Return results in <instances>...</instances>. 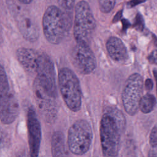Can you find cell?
Segmentation results:
<instances>
[{"label": "cell", "instance_id": "obj_13", "mask_svg": "<svg viewBox=\"0 0 157 157\" xmlns=\"http://www.w3.org/2000/svg\"><path fill=\"white\" fill-rule=\"evenodd\" d=\"M40 52L29 48L20 47L16 51L17 58L23 67L29 74H36L37 61Z\"/></svg>", "mask_w": 157, "mask_h": 157}, {"label": "cell", "instance_id": "obj_6", "mask_svg": "<svg viewBox=\"0 0 157 157\" xmlns=\"http://www.w3.org/2000/svg\"><path fill=\"white\" fill-rule=\"evenodd\" d=\"M19 112L17 100L12 93L4 68L0 64V120L9 124L17 118Z\"/></svg>", "mask_w": 157, "mask_h": 157}, {"label": "cell", "instance_id": "obj_20", "mask_svg": "<svg viewBox=\"0 0 157 157\" xmlns=\"http://www.w3.org/2000/svg\"><path fill=\"white\" fill-rule=\"evenodd\" d=\"M149 142L152 147H157V124L155 125L151 131L149 137Z\"/></svg>", "mask_w": 157, "mask_h": 157}, {"label": "cell", "instance_id": "obj_27", "mask_svg": "<svg viewBox=\"0 0 157 157\" xmlns=\"http://www.w3.org/2000/svg\"><path fill=\"white\" fill-rule=\"evenodd\" d=\"M3 41V36H2V27L0 23V44H1Z\"/></svg>", "mask_w": 157, "mask_h": 157}, {"label": "cell", "instance_id": "obj_18", "mask_svg": "<svg viewBox=\"0 0 157 157\" xmlns=\"http://www.w3.org/2000/svg\"><path fill=\"white\" fill-rule=\"evenodd\" d=\"M75 0H57L58 4L61 7V9L64 10L63 12L65 13H69L71 11L72 12Z\"/></svg>", "mask_w": 157, "mask_h": 157}, {"label": "cell", "instance_id": "obj_29", "mask_svg": "<svg viewBox=\"0 0 157 157\" xmlns=\"http://www.w3.org/2000/svg\"><path fill=\"white\" fill-rule=\"evenodd\" d=\"M149 157H156V153L155 151H151L149 154Z\"/></svg>", "mask_w": 157, "mask_h": 157}, {"label": "cell", "instance_id": "obj_5", "mask_svg": "<svg viewBox=\"0 0 157 157\" xmlns=\"http://www.w3.org/2000/svg\"><path fill=\"white\" fill-rule=\"evenodd\" d=\"M93 131L89 123L83 119L75 121L70 127L67 134V145L70 151L75 155H82L90 149Z\"/></svg>", "mask_w": 157, "mask_h": 157}, {"label": "cell", "instance_id": "obj_19", "mask_svg": "<svg viewBox=\"0 0 157 157\" xmlns=\"http://www.w3.org/2000/svg\"><path fill=\"white\" fill-rule=\"evenodd\" d=\"M134 26L137 30L139 31H143L144 28V20L142 15L139 13H138L136 16Z\"/></svg>", "mask_w": 157, "mask_h": 157}, {"label": "cell", "instance_id": "obj_10", "mask_svg": "<svg viewBox=\"0 0 157 157\" xmlns=\"http://www.w3.org/2000/svg\"><path fill=\"white\" fill-rule=\"evenodd\" d=\"M71 55L72 63L79 73L88 75L96 69V59L90 45L76 42Z\"/></svg>", "mask_w": 157, "mask_h": 157}, {"label": "cell", "instance_id": "obj_22", "mask_svg": "<svg viewBox=\"0 0 157 157\" xmlns=\"http://www.w3.org/2000/svg\"><path fill=\"white\" fill-rule=\"evenodd\" d=\"M148 59L150 63L153 64H157V50H153L151 52L148 57Z\"/></svg>", "mask_w": 157, "mask_h": 157}, {"label": "cell", "instance_id": "obj_25", "mask_svg": "<svg viewBox=\"0 0 157 157\" xmlns=\"http://www.w3.org/2000/svg\"><path fill=\"white\" fill-rule=\"evenodd\" d=\"M121 16H122V10L119 11V12L117 13V15L114 17V18H113V21H115V22H116V21H118V20L121 18Z\"/></svg>", "mask_w": 157, "mask_h": 157}, {"label": "cell", "instance_id": "obj_15", "mask_svg": "<svg viewBox=\"0 0 157 157\" xmlns=\"http://www.w3.org/2000/svg\"><path fill=\"white\" fill-rule=\"evenodd\" d=\"M51 147L53 157H67L65 149L64 136L61 132L56 131L53 134Z\"/></svg>", "mask_w": 157, "mask_h": 157}, {"label": "cell", "instance_id": "obj_8", "mask_svg": "<svg viewBox=\"0 0 157 157\" xmlns=\"http://www.w3.org/2000/svg\"><path fill=\"white\" fill-rule=\"evenodd\" d=\"M143 89V78L138 73L131 74L127 79L121 94L124 109L129 115H134L139 110Z\"/></svg>", "mask_w": 157, "mask_h": 157}, {"label": "cell", "instance_id": "obj_9", "mask_svg": "<svg viewBox=\"0 0 157 157\" xmlns=\"http://www.w3.org/2000/svg\"><path fill=\"white\" fill-rule=\"evenodd\" d=\"M36 78L42 86L55 98L57 97L54 64L50 56L40 52L36 71Z\"/></svg>", "mask_w": 157, "mask_h": 157}, {"label": "cell", "instance_id": "obj_1", "mask_svg": "<svg viewBox=\"0 0 157 157\" xmlns=\"http://www.w3.org/2000/svg\"><path fill=\"white\" fill-rule=\"evenodd\" d=\"M126 121L122 112L116 107H109L103 114L100 124V139L104 157H116L120 145L121 134Z\"/></svg>", "mask_w": 157, "mask_h": 157}, {"label": "cell", "instance_id": "obj_23", "mask_svg": "<svg viewBox=\"0 0 157 157\" xmlns=\"http://www.w3.org/2000/svg\"><path fill=\"white\" fill-rule=\"evenodd\" d=\"M147 0H131L128 2V6L129 7H133L139 4L143 3Z\"/></svg>", "mask_w": 157, "mask_h": 157}, {"label": "cell", "instance_id": "obj_17", "mask_svg": "<svg viewBox=\"0 0 157 157\" xmlns=\"http://www.w3.org/2000/svg\"><path fill=\"white\" fill-rule=\"evenodd\" d=\"M98 3L101 11L107 13L113 9L116 0H98Z\"/></svg>", "mask_w": 157, "mask_h": 157}, {"label": "cell", "instance_id": "obj_7", "mask_svg": "<svg viewBox=\"0 0 157 157\" xmlns=\"http://www.w3.org/2000/svg\"><path fill=\"white\" fill-rule=\"evenodd\" d=\"M7 6L23 38L31 42L37 40L39 29L34 18L13 1H8Z\"/></svg>", "mask_w": 157, "mask_h": 157}, {"label": "cell", "instance_id": "obj_12", "mask_svg": "<svg viewBox=\"0 0 157 157\" xmlns=\"http://www.w3.org/2000/svg\"><path fill=\"white\" fill-rule=\"evenodd\" d=\"M27 129L31 157H38L41 141V128L36 113L33 107L27 112Z\"/></svg>", "mask_w": 157, "mask_h": 157}, {"label": "cell", "instance_id": "obj_24", "mask_svg": "<svg viewBox=\"0 0 157 157\" xmlns=\"http://www.w3.org/2000/svg\"><path fill=\"white\" fill-rule=\"evenodd\" d=\"M144 85H145V88L147 90L150 91L152 90V88L153 87V82L151 79L148 78L145 81Z\"/></svg>", "mask_w": 157, "mask_h": 157}, {"label": "cell", "instance_id": "obj_14", "mask_svg": "<svg viewBox=\"0 0 157 157\" xmlns=\"http://www.w3.org/2000/svg\"><path fill=\"white\" fill-rule=\"evenodd\" d=\"M106 48L110 58L116 62H124L128 58L126 46L117 37H110L106 42Z\"/></svg>", "mask_w": 157, "mask_h": 157}, {"label": "cell", "instance_id": "obj_11", "mask_svg": "<svg viewBox=\"0 0 157 157\" xmlns=\"http://www.w3.org/2000/svg\"><path fill=\"white\" fill-rule=\"evenodd\" d=\"M33 93L38 110L44 119L47 121H53L57 113L56 98L47 91L36 78L33 83Z\"/></svg>", "mask_w": 157, "mask_h": 157}, {"label": "cell", "instance_id": "obj_3", "mask_svg": "<svg viewBox=\"0 0 157 157\" xmlns=\"http://www.w3.org/2000/svg\"><path fill=\"white\" fill-rule=\"evenodd\" d=\"M58 85L61 96L67 107L78 112L82 105V90L75 73L67 67L61 68L58 73Z\"/></svg>", "mask_w": 157, "mask_h": 157}, {"label": "cell", "instance_id": "obj_2", "mask_svg": "<svg viewBox=\"0 0 157 157\" xmlns=\"http://www.w3.org/2000/svg\"><path fill=\"white\" fill-rule=\"evenodd\" d=\"M42 25L47 40L57 45L61 42L70 28V17L56 6H50L44 13Z\"/></svg>", "mask_w": 157, "mask_h": 157}, {"label": "cell", "instance_id": "obj_21", "mask_svg": "<svg viewBox=\"0 0 157 157\" xmlns=\"http://www.w3.org/2000/svg\"><path fill=\"white\" fill-rule=\"evenodd\" d=\"M8 143V138L6 134L0 129V147H5Z\"/></svg>", "mask_w": 157, "mask_h": 157}, {"label": "cell", "instance_id": "obj_26", "mask_svg": "<svg viewBox=\"0 0 157 157\" xmlns=\"http://www.w3.org/2000/svg\"><path fill=\"white\" fill-rule=\"evenodd\" d=\"M18 1L24 4H29L33 1V0H18Z\"/></svg>", "mask_w": 157, "mask_h": 157}, {"label": "cell", "instance_id": "obj_28", "mask_svg": "<svg viewBox=\"0 0 157 157\" xmlns=\"http://www.w3.org/2000/svg\"><path fill=\"white\" fill-rule=\"evenodd\" d=\"M153 74L154 77L156 80V91H157V69H154L153 70Z\"/></svg>", "mask_w": 157, "mask_h": 157}, {"label": "cell", "instance_id": "obj_4", "mask_svg": "<svg viewBox=\"0 0 157 157\" xmlns=\"http://www.w3.org/2000/svg\"><path fill=\"white\" fill-rule=\"evenodd\" d=\"M96 28V20L88 3L78 1L75 7L74 36L76 42L90 45V41Z\"/></svg>", "mask_w": 157, "mask_h": 157}, {"label": "cell", "instance_id": "obj_16", "mask_svg": "<svg viewBox=\"0 0 157 157\" xmlns=\"http://www.w3.org/2000/svg\"><path fill=\"white\" fill-rule=\"evenodd\" d=\"M156 103V101L155 96L153 94L148 93L141 98L139 108L143 113H148L153 110Z\"/></svg>", "mask_w": 157, "mask_h": 157}]
</instances>
